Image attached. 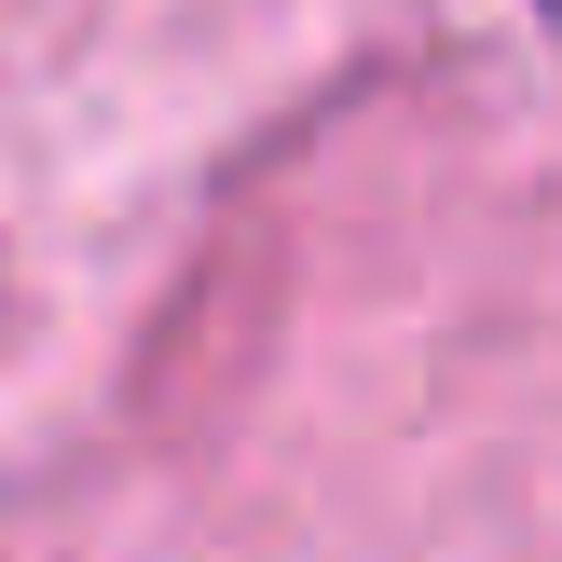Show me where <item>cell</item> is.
Here are the masks:
<instances>
[{
    "label": "cell",
    "mask_w": 562,
    "mask_h": 562,
    "mask_svg": "<svg viewBox=\"0 0 562 562\" xmlns=\"http://www.w3.org/2000/svg\"><path fill=\"white\" fill-rule=\"evenodd\" d=\"M549 27H562V0H549Z\"/></svg>",
    "instance_id": "obj_1"
}]
</instances>
